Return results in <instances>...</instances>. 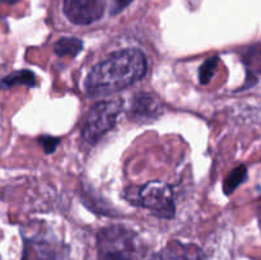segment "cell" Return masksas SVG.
<instances>
[{
    "mask_svg": "<svg viewBox=\"0 0 261 260\" xmlns=\"http://www.w3.org/2000/svg\"><path fill=\"white\" fill-rule=\"evenodd\" d=\"M37 142L42 145L45 153H54L58 145L60 144V138L51 137V135H41L37 138Z\"/></svg>",
    "mask_w": 261,
    "mask_h": 260,
    "instance_id": "13",
    "label": "cell"
},
{
    "mask_svg": "<svg viewBox=\"0 0 261 260\" xmlns=\"http://www.w3.org/2000/svg\"><path fill=\"white\" fill-rule=\"evenodd\" d=\"M219 58L214 56V58L206 59L203 63V65L199 69V82L201 84H208L209 82L213 79L214 74L217 73V68H218Z\"/></svg>",
    "mask_w": 261,
    "mask_h": 260,
    "instance_id": "12",
    "label": "cell"
},
{
    "mask_svg": "<svg viewBox=\"0 0 261 260\" xmlns=\"http://www.w3.org/2000/svg\"><path fill=\"white\" fill-rule=\"evenodd\" d=\"M83 50V41L76 37H63L54 43V51L59 58H75Z\"/></svg>",
    "mask_w": 261,
    "mask_h": 260,
    "instance_id": "10",
    "label": "cell"
},
{
    "mask_svg": "<svg viewBox=\"0 0 261 260\" xmlns=\"http://www.w3.org/2000/svg\"><path fill=\"white\" fill-rule=\"evenodd\" d=\"M2 2H4V3H8V4H14V3L19 2V0H2Z\"/></svg>",
    "mask_w": 261,
    "mask_h": 260,
    "instance_id": "15",
    "label": "cell"
},
{
    "mask_svg": "<svg viewBox=\"0 0 261 260\" xmlns=\"http://www.w3.org/2000/svg\"><path fill=\"white\" fill-rule=\"evenodd\" d=\"M133 233L122 227H107L98 233L99 260H133Z\"/></svg>",
    "mask_w": 261,
    "mask_h": 260,
    "instance_id": "4",
    "label": "cell"
},
{
    "mask_svg": "<svg viewBox=\"0 0 261 260\" xmlns=\"http://www.w3.org/2000/svg\"><path fill=\"white\" fill-rule=\"evenodd\" d=\"M64 14L74 24H91L101 19L106 0H64Z\"/></svg>",
    "mask_w": 261,
    "mask_h": 260,
    "instance_id": "6",
    "label": "cell"
},
{
    "mask_svg": "<svg viewBox=\"0 0 261 260\" xmlns=\"http://www.w3.org/2000/svg\"><path fill=\"white\" fill-rule=\"evenodd\" d=\"M247 177V168L245 165L233 168L228 176L226 177L223 184V191L226 195H231Z\"/></svg>",
    "mask_w": 261,
    "mask_h": 260,
    "instance_id": "11",
    "label": "cell"
},
{
    "mask_svg": "<svg viewBox=\"0 0 261 260\" xmlns=\"http://www.w3.org/2000/svg\"><path fill=\"white\" fill-rule=\"evenodd\" d=\"M161 102L149 93H138L130 107V117L134 121H150L160 116Z\"/></svg>",
    "mask_w": 261,
    "mask_h": 260,
    "instance_id": "7",
    "label": "cell"
},
{
    "mask_svg": "<svg viewBox=\"0 0 261 260\" xmlns=\"http://www.w3.org/2000/svg\"><path fill=\"white\" fill-rule=\"evenodd\" d=\"M15 86H25L28 88H33V87L37 86L36 74L32 70H28V69H22V70H17L8 74L0 82V88L3 89H9Z\"/></svg>",
    "mask_w": 261,
    "mask_h": 260,
    "instance_id": "9",
    "label": "cell"
},
{
    "mask_svg": "<svg viewBox=\"0 0 261 260\" xmlns=\"http://www.w3.org/2000/svg\"><path fill=\"white\" fill-rule=\"evenodd\" d=\"M132 2V0H115V7H114V14H116L117 12H120V10L124 9L125 7H126L129 3Z\"/></svg>",
    "mask_w": 261,
    "mask_h": 260,
    "instance_id": "14",
    "label": "cell"
},
{
    "mask_svg": "<svg viewBox=\"0 0 261 260\" xmlns=\"http://www.w3.org/2000/svg\"><path fill=\"white\" fill-rule=\"evenodd\" d=\"M152 260H203V251L194 244L170 241Z\"/></svg>",
    "mask_w": 261,
    "mask_h": 260,
    "instance_id": "8",
    "label": "cell"
},
{
    "mask_svg": "<svg viewBox=\"0 0 261 260\" xmlns=\"http://www.w3.org/2000/svg\"><path fill=\"white\" fill-rule=\"evenodd\" d=\"M70 250L56 240L25 239L22 260H70Z\"/></svg>",
    "mask_w": 261,
    "mask_h": 260,
    "instance_id": "5",
    "label": "cell"
},
{
    "mask_svg": "<svg viewBox=\"0 0 261 260\" xmlns=\"http://www.w3.org/2000/svg\"><path fill=\"white\" fill-rule=\"evenodd\" d=\"M126 199L129 203L148 209L160 218L171 219L175 217L172 190L162 181H149L137 190L134 188L129 189Z\"/></svg>",
    "mask_w": 261,
    "mask_h": 260,
    "instance_id": "2",
    "label": "cell"
},
{
    "mask_svg": "<svg viewBox=\"0 0 261 260\" xmlns=\"http://www.w3.org/2000/svg\"><path fill=\"white\" fill-rule=\"evenodd\" d=\"M147 73V59L138 48H125L111 54L97 64L86 79L89 96H109L127 88Z\"/></svg>",
    "mask_w": 261,
    "mask_h": 260,
    "instance_id": "1",
    "label": "cell"
},
{
    "mask_svg": "<svg viewBox=\"0 0 261 260\" xmlns=\"http://www.w3.org/2000/svg\"><path fill=\"white\" fill-rule=\"evenodd\" d=\"M124 107L121 98L101 101L94 105L84 121L82 137L89 144H96L106 133L115 126L117 116Z\"/></svg>",
    "mask_w": 261,
    "mask_h": 260,
    "instance_id": "3",
    "label": "cell"
}]
</instances>
